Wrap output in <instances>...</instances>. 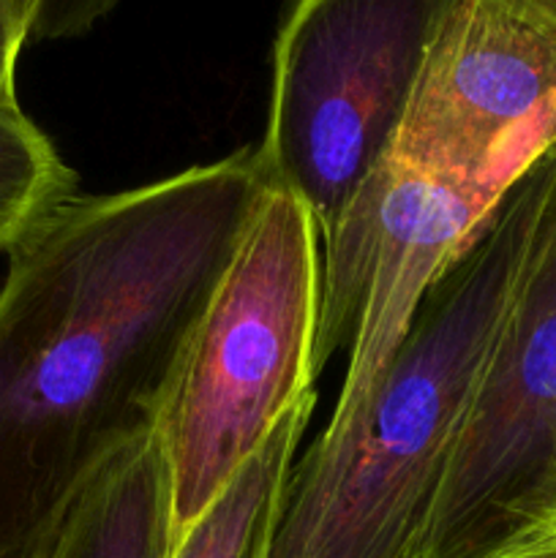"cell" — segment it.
Listing matches in <instances>:
<instances>
[{
	"label": "cell",
	"instance_id": "6da1fadb",
	"mask_svg": "<svg viewBox=\"0 0 556 558\" xmlns=\"http://www.w3.org/2000/svg\"><path fill=\"white\" fill-rule=\"evenodd\" d=\"M254 150L74 194L5 254L0 558H38L80 490L158 428L189 338L265 194Z\"/></svg>",
	"mask_w": 556,
	"mask_h": 558
},
{
	"label": "cell",
	"instance_id": "7a4b0ae2",
	"mask_svg": "<svg viewBox=\"0 0 556 558\" xmlns=\"http://www.w3.org/2000/svg\"><path fill=\"white\" fill-rule=\"evenodd\" d=\"M556 178V147L505 189L436 278L390 368L289 474L267 558H423L474 387Z\"/></svg>",
	"mask_w": 556,
	"mask_h": 558
},
{
	"label": "cell",
	"instance_id": "3957f363",
	"mask_svg": "<svg viewBox=\"0 0 556 558\" xmlns=\"http://www.w3.org/2000/svg\"><path fill=\"white\" fill-rule=\"evenodd\" d=\"M316 319L319 229L298 196L267 185L158 420L178 534L314 390Z\"/></svg>",
	"mask_w": 556,
	"mask_h": 558
},
{
	"label": "cell",
	"instance_id": "277c9868",
	"mask_svg": "<svg viewBox=\"0 0 556 558\" xmlns=\"http://www.w3.org/2000/svg\"><path fill=\"white\" fill-rule=\"evenodd\" d=\"M452 0H292L273 52L265 140L270 189L298 196L319 229L392 156L431 41Z\"/></svg>",
	"mask_w": 556,
	"mask_h": 558
},
{
	"label": "cell",
	"instance_id": "5b68a950",
	"mask_svg": "<svg viewBox=\"0 0 556 558\" xmlns=\"http://www.w3.org/2000/svg\"><path fill=\"white\" fill-rule=\"evenodd\" d=\"M556 515V178L474 387L423 558H488Z\"/></svg>",
	"mask_w": 556,
	"mask_h": 558
},
{
	"label": "cell",
	"instance_id": "8992f818",
	"mask_svg": "<svg viewBox=\"0 0 556 558\" xmlns=\"http://www.w3.org/2000/svg\"><path fill=\"white\" fill-rule=\"evenodd\" d=\"M556 147V22L510 0H452L392 161L499 202Z\"/></svg>",
	"mask_w": 556,
	"mask_h": 558
},
{
	"label": "cell",
	"instance_id": "52a82bcc",
	"mask_svg": "<svg viewBox=\"0 0 556 558\" xmlns=\"http://www.w3.org/2000/svg\"><path fill=\"white\" fill-rule=\"evenodd\" d=\"M496 202L425 178L390 158L379 169V238L341 396L325 430L365 407L390 368L436 278L472 240Z\"/></svg>",
	"mask_w": 556,
	"mask_h": 558
},
{
	"label": "cell",
	"instance_id": "ba28073f",
	"mask_svg": "<svg viewBox=\"0 0 556 558\" xmlns=\"http://www.w3.org/2000/svg\"><path fill=\"white\" fill-rule=\"evenodd\" d=\"M174 543L172 474L153 428L80 490L38 558H172Z\"/></svg>",
	"mask_w": 556,
	"mask_h": 558
},
{
	"label": "cell",
	"instance_id": "9c48e42d",
	"mask_svg": "<svg viewBox=\"0 0 556 558\" xmlns=\"http://www.w3.org/2000/svg\"><path fill=\"white\" fill-rule=\"evenodd\" d=\"M305 392L273 428L265 445L234 472L227 488L178 534L172 558H267L300 436L314 409Z\"/></svg>",
	"mask_w": 556,
	"mask_h": 558
},
{
	"label": "cell",
	"instance_id": "30bf717a",
	"mask_svg": "<svg viewBox=\"0 0 556 558\" xmlns=\"http://www.w3.org/2000/svg\"><path fill=\"white\" fill-rule=\"evenodd\" d=\"M76 174L49 136L22 112L0 107V251H9L38 218L76 194Z\"/></svg>",
	"mask_w": 556,
	"mask_h": 558
},
{
	"label": "cell",
	"instance_id": "8fae6325",
	"mask_svg": "<svg viewBox=\"0 0 556 558\" xmlns=\"http://www.w3.org/2000/svg\"><path fill=\"white\" fill-rule=\"evenodd\" d=\"M41 0H0V107H20L16 60L33 38Z\"/></svg>",
	"mask_w": 556,
	"mask_h": 558
},
{
	"label": "cell",
	"instance_id": "7c38bea8",
	"mask_svg": "<svg viewBox=\"0 0 556 558\" xmlns=\"http://www.w3.org/2000/svg\"><path fill=\"white\" fill-rule=\"evenodd\" d=\"M118 5V0H41L33 38L60 41V38L85 36L101 16Z\"/></svg>",
	"mask_w": 556,
	"mask_h": 558
},
{
	"label": "cell",
	"instance_id": "4fadbf2b",
	"mask_svg": "<svg viewBox=\"0 0 556 558\" xmlns=\"http://www.w3.org/2000/svg\"><path fill=\"white\" fill-rule=\"evenodd\" d=\"M488 558H556V526L548 523Z\"/></svg>",
	"mask_w": 556,
	"mask_h": 558
},
{
	"label": "cell",
	"instance_id": "5bb4252c",
	"mask_svg": "<svg viewBox=\"0 0 556 558\" xmlns=\"http://www.w3.org/2000/svg\"><path fill=\"white\" fill-rule=\"evenodd\" d=\"M510 3L523 5V9L534 11V14L545 16V20L556 22V0H510Z\"/></svg>",
	"mask_w": 556,
	"mask_h": 558
},
{
	"label": "cell",
	"instance_id": "9a60e30c",
	"mask_svg": "<svg viewBox=\"0 0 556 558\" xmlns=\"http://www.w3.org/2000/svg\"><path fill=\"white\" fill-rule=\"evenodd\" d=\"M551 523H554V526H556V515H554V521H551Z\"/></svg>",
	"mask_w": 556,
	"mask_h": 558
}]
</instances>
